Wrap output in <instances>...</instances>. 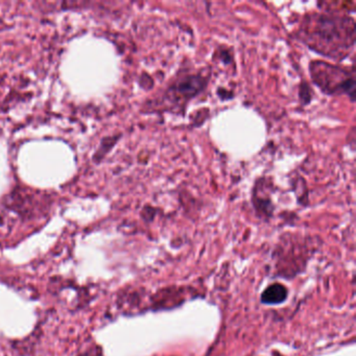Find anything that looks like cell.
I'll return each instance as SVG.
<instances>
[{"instance_id": "277c9868", "label": "cell", "mask_w": 356, "mask_h": 356, "mask_svg": "<svg viewBox=\"0 0 356 356\" xmlns=\"http://www.w3.org/2000/svg\"><path fill=\"white\" fill-rule=\"evenodd\" d=\"M287 297V289L283 285L276 284L270 285L262 293V302L266 304L282 303Z\"/></svg>"}, {"instance_id": "7a4b0ae2", "label": "cell", "mask_w": 356, "mask_h": 356, "mask_svg": "<svg viewBox=\"0 0 356 356\" xmlns=\"http://www.w3.org/2000/svg\"><path fill=\"white\" fill-rule=\"evenodd\" d=\"M309 70L312 81L323 92L330 95H349L353 102L355 81L347 70L322 61L312 62Z\"/></svg>"}, {"instance_id": "3957f363", "label": "cell", "mask_w": 356, "mask_h": 356, "mask_svg": "<svg viewBox=\"0 0 356 356\" xmlns=\"http://www.w3.org/2000/svg\"><path fill=\"white\" fill-rule=\"evenodd\" d=\"M208 78L202 74H187L175 81L163 95V101L172 107H185L207 87Z\"/></svg>"}, {"instance_id": "6da1fadb", "label": "cell", "mask_w": 356, "mask_h": 356, "mask_svg": "<svg viewBox=\"0 0 356 356\" xmlns=\"http://www.w3.org/2000/svg\"><path fill=\"white\" fill-rule=\"evenodd\" d=\"M300 33L310 49L328 57H343L354 44V22L347 16H308Z\"/></svg>"}]
</instances>
